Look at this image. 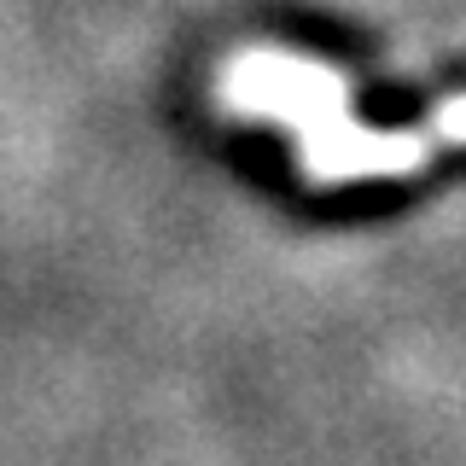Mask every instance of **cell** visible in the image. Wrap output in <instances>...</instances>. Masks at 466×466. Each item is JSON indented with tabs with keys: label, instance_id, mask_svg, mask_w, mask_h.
Listing matches in <instances>:
<instances>
[{
	"label": "cell",
	"instance_id": "1",
	"mask_svg": "<svg viewBox=\"0 0 466 466\" xmlns=\"http://www.w3.org/2000/svg\"><path fill=\"white\" fill-rule=\"evenodd\" d=\"M216 106L280 140L286 169L315 193L408 181L466 152V76L408 82L303 47H245L216 70Z\"/></svg>",
	"mask_w": 466,
	"mask_h": 466
}]
</instances>
